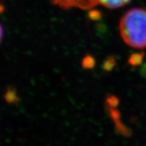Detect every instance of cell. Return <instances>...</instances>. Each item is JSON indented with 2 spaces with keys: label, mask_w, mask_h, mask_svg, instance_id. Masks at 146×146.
Here are the masks:
<instances>
[{
  "label": "cell",
  "mask_w": 146,
  "mask_h": 146,
  "mask_svg": "<svg viewBox=\"0 0 146 146\" xmlns=\"http://www.w3.org/2000/svg\"><path fill=\"white\" fill-rule=\"evenodd\" d=\"M2 36H3V29H2V25H1V24H0V42H1V41H2Z\"/></svg>",
  "instance_id": "obj_4"
},
{
  "label": "cell",
  "mask_w": 146,
  "mask_h": 146,
  "mask_svg": "<svg viewBox=\"0 0 146 146\" xmlns=\"http://www.w3.org/2000/svg\"><path fill=\"white\" fill-rule=\"evenodd\" d=\"M98 3L110 9L121 8L127 5L131 0H97Z\"/></svg>",
  "instance_id": "obj_3"
},
{
  "label": "cell",
  "mask_w": 146,
  "mask_h": 146,
  "mask_svg": "<svg viewBox=\"0 0 146 146\" xmlns=\"http://www.w3.org/2000/svg\"><path fill=\"white\" fill-rule=\"evenodd\" d=\"M52 2L63 8H80L88 9L93 8L98 4L97 0H52Z\"/></svg>",
  "instance_id": "obj_2"
},
{
  "label": "cell",
  "mask_w": 146,
  "mask_h": 146,
  "mask_svg": "<svg viewBox=\"0 0 146 146\" xmlns=\"http://www.w3.org/2000/svg\"><path fill=\"white\" fill-rule=\"evenodd\" d=\"M119 31L127 46L136 49L146 48V9L127 11L119 22Z\"/></svg>",
  "instance_id": "obj_1"
}]
</instances>
